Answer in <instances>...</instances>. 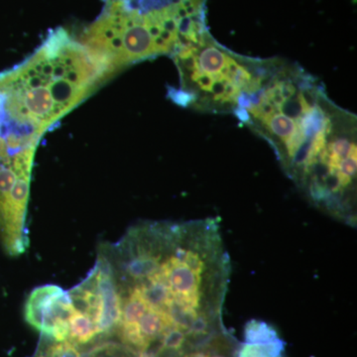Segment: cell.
<instances>
[{
  "label": "cell",
  "instance_id": "obj_1",
  "mask_svg": "<svg viewBox=\"0 0 357 357\" xmlns=\"http://www.w3.org/2000/svg\"><path fill=\"white\" fill-rule=\"evenodd\" d=\"M255 74L231 114L261 136L318 203H333L354 184L344 173L357 160L356 116L331 100L297 63L255 59Z\"/></svg>",
  "mask_w": 357,
  "mask_h": 357
},
{
  "label": "cell",
  "instance_id": "obj_2",
  "mask_svg": "<svg viewBox=\"0 0 357 357\" xmlns=\"http://www.w3.org/2000/svg\"><path fill=\"white\" fill-rule=\"evenodd\" d=\"M107 79L83 45L58 28L24 62L0 74V117L39 141Z\"/></svg>",
  "mask_w": 357,
  "mask_h": 357
},
{
  "label": "cell",
  "instance_id": "obj_3",
  "mask_svg": "<svg viewBox=\"0 0 357 357\" xmlns=\"http://www.w3.org/2000/svg\"><path fill=\"white\" fill-rule=\"evenodd\" d=\"M206 27V0H183L156 8L105 1L102 13L77 40L109 79L136 63L172 56Z\"/></svg>",
  "mask_w": 357,
  "mask_h": 357
},
{
  "label": "cell",
  "instance_id": "obj_4",
  "mask_svg": "<svg viewBox=\"0 0 357 357\" xmlns=\"http://www.w3.org/2000/svg\"><path fill=\"white\" fill-rule=\"evenodd\" d=\"M172 58L180 86L169 96L181 107L210 114H231L255 73V58L218 43L208 27L180 47Z\"/></svg>",
  "mask_w": 357,
  "mask_h": 357
},
{
  "label": "cell",
  "instance_id": "obj_5",
  "mask_svg": "<svg viewBox=\"0 0 357 357\" xmlns=\"http://www.w3.org/2000/svg\"><path fill=\"white\" fill-rule=\"evenodd\" d=\"M64 290L57 285H45L34 289L25 305V319L44 335L51 337L60 319V299Z\"/></svg>",
  "mask_w": 357,
  "mask_h": 357
},
{
  "label": "cell",
  "instance_id": "obj_6",
  "mask_svg": "<svg viewBox=\"0 0 357 357\" xmlns=\"http://www.w3.org/2000/svg\"><path fill=\"white\" fill-rule=\"evenodd\" d=\"M159 271L165 277L174 299L199 309L203 275L192 271L175 255L161 263Z\"/></svg>",
  "mask_w": 357,
  "mask_h": 357
},
{
  "label": "cell",
  "instance_id": "obj_7",
  "mask_svg": "<svg viewBox=\"0 0 357 357\" xmlns=\"http://www.w3.org/2000/svg\"><path fill=\"white\" fill-rule=\"evenodd\" d=\"M135 287L150 310L165 312L166 307L173 299L165 277L160 271Z\"/></svg>",
  "mask_w": 357,
  "mask_h": 357
},
{
  "label": "cell",
  "instance_id": "obj_8",
  "mask_svg": "<svg viewBox=\"0 0 357 357\" xmlns=\"http://www.w3.org/2000/svg\"><path fill=\"white\" fill-rule=\"evenodd\" d=\"M161 262L160 256L150 250L139 248L138 253L132 256L124 264V272L134 280H146L159 271Z\"/></svg>",
  "mask_w": 357,
  "mask_h": 357
},
{
  "label": "cell",
  "instance_id": "obj_9",
  "mask_svg": "<svg viewBox=\"0 0 357 357\" xmlns=\"http://www.w3.org/2000/svg\"><path fill=\"white\" fill-rule=\"evenodd\" d=\"M138 326L141 335L150 344L157 337H162V335L173 326L166 312L149 309L141 318Z\"/></svg>",
  "mask_w": 357,
  "mask_h": 357
},
{
  "label": "cell",
  "instance_id": "obj_10",
  "mask_svg": "<svg viewBox=\"0 0 357 357\" xmlns=\"http://www.w3.org/2000/svg\"><path fill=\"white\" fill-rule=\"evenodd\" d=\"M100 330L86 314L75 312L69 319V342L73 344H88Z\"/></svg>",
  "mask_w": 357,
  "mask_h": 357
},
{
  "label": "cell",
  "instance_id": "obj_11",
  "mask_svg": "<svg viewBox=\"0 0 357 357\" xmlns=\"http://www.w3.org/2000/svg\"><path fill=\"white\" fill-rule=\"evenodd\" d=\"M148 310L149 307L141 297L137 288L133 287L126 301L122 302L121 321L119 325H138Z\"/></svg>",
  "mask_w": 357,
  "mask_h": 357
},
{
  "label": "cell",
  "instance_id": "obj_12",
  "mask_svg": "<svg viewBox=\"0 0 357 357\" xmlns=\"http://www.w3.org/2000/svg\"><path fill=\"white\" fill-rule=\"evenodd\" d=\"M284 345L282 340H272L259 344L245 342L239 347L236 357H283Z\"/></svg>",
  "mask_w": 357,
  "mask_h": 357
},
{
  "label": "cell",
  "instance_id": "obj_13",
  "mask_svg": "<svg viewBox=\"0 0 357 357\" xmlns=\"http://www.w3.org/2000/svg\"><path fill=\"white\" fill-rule=\"evenodd\" d=\"M244 335H245V342H250V344L272 342L278 338L274 328L259 321H249L244 330Z\"/></svg>",
  "mask_w": 357,
  "mask_h": 357
},
{
  "label": "cell",
  "instance_id": "obj_14",
  "mask_svg": "<svg viewBox=\"0 0 357 357\" xmlns=\"http://www.w3.org/2000/svg\"><path fill=\"white\" fill-rule=\"evenodd\" d=\"M35 357H81V354L77 351L73 342L67 340L66 342L55 340L46 347H42Z\"/></svg>",
  "mask_w": 357,
  "mask_h": 357
},
{
  "label": "cell",
  "instance_id": "obj_15",
  "mask_svg": "<svg viewBox=\"0 0 357 357\" xmlns=\"http://www.w3.org/2000/svg\"><path fill=\"white\" fill-rule=\"evenodd\" d=\"M121 326V335L122 340L126 344L145 351L149 347V344L146 342L143 335H141L139 326L138 325H119Z\"/></svg>",
  "mask_w": 357,
  "mask_h": 357
},
{
  "label": "cell",
  "instance_id": "obj_16",
  "mask_svg": "<svg viewBox=\"0 0 357 357\" xmlns=\"http://www.w3.org/2000/svg\"><path fill=\"white\" fill-rule=\"evenodd\" d=\"M185 338H187V333L185 331L172 326L162 335V349L180 351L184 347Z\"/></svg>",
  "mask_w": 357,
  "mask_h": 357
},
{
  "label": "cell",
  "instance_id": "obj_17",
  "mask_svg": "<svg viewBox=\"0 0 357 357\" xmlns=\"http://www.w3.org/2000/svg\"><path fill=\"white\" fill-rule=\"evenodd\" d=\"M176 257L181 260L188 267L191 268L192 271L199 275H203L206 270V264L198 253L194 252L190 249L178 248L175 253Z\"/></svg>",
  "mask_w": 357,
  "mask_h": 357
},
{
  "label": "cell",
  "instance_id": "obj_18",
  "mask_svg": "<svg viewBox=\"0 0 357 357\" xmlns=\"http://www.w3.org/2000/svg\"><path fill=\"white\" fill-rule=\"evenodd\" d=\"M210 330V319L206 314H198L195 321H192L191 326L188 330L187 335H192V337H197V335H204L208 333Z\"/></svg>",
  "mask_w": 357,
  "mask_h": 357
},
{
  "label": "cell",
  "instance_id": "obj_19",
  "mask_svg": "<svg viewBox=\"0 0 357 357\" xmlns=\"http://www.w3.org/2000/svg\"><path fill=\"white\" fill-rule=\"evenodd\" d=\"M105 1H122L129 6L155 8V7L171 6V4L177 3L183 0H105Z\"/></svg>",
  "mask_w": 357,
  "mask_h": 357
},
{
  "label": "cell",
  "instance_id": "obj_20",
  "mask_svg": "<svg viewBox=\"0 0 357 357\" xmlns=\"http://www.w3.org/2000/svg\"><path fill=\"white\" fill-rule=\"evenodd\" d=\"M204 357H227V356H223V354H211V356H208V354H204Z\"/></svg>",
  "mask_w": 357,
  "mask_h": 357
}]
</instances>
